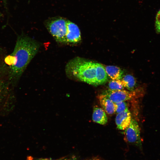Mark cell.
Listing matches in <instances>:
<instances>
[{
    "label": "cell",
    "instance_id": "1",
    "mask_svg": "<svg viewBox=\"0 0 160 160\" xmlns=\"http://www.w3.org/2000/svg\"><path fill=\"white\" fill-rule=\"evenodd\" d=\"M40 47L39 43L28 36H21L18 38L11 56V68L13 76L16 77L21 76Z\"/></svg>",
    "mask_w": 160,
    "mask_h": 160
},
{
    "label": "cell",
    "instance_id": "2",
    "mask_svg": "<svg viewBox=\"0 0 160 160\" xmlns=\"http://www.w3.org/2000/svg\"><path fill=\"white\" fill-rule=\"evenodd\" d=\"M96 62L76 57L66 64L65 71L69 78L96 86Z\"/></svg>",
    "mask_w": 160,
    "mask_h": 160
},
{
    "label": "cell",
    "instance_id": "3",
    "mask_svg": "<svg viewBox=\"0 0 160 160\" xmlns=\"http://www.w3.org/2000/svg\"><path fill=\"white\" fill-rule=\"evenodd\" d=\"M68 20L60 17L51 18L45 21L48 31L57 42L67 44Z\"/></svg>",
    "mask_w": 160,
    "mask_h": 160
},
{
    "label": "cell",
    "instance_id": "4",
    "mask_svg": "<svg viewBox=\"0 0 160 160\" xmlns=\"http://www.w3.org/2000/svg\"><path fill=\"white\" fill-rule=\"evenodd\" d=\"M140 133V127L138 122L132 118L129 125L124 130L126 141L137 146H140L141 142Z\"/></svg>",
    "mask_w": 160,
    "mask_h": 160
},
{
    "label": "cell",
    "instance_id": "5",
    "mask_svg": "<svg viewBox=\"0 0 160 160\" xmlns=\"http://www.w3.org/2000/svg\"><path fill=\"white\" fill-rule=\"evenodd\" d=\"M102 94L105 95L114 103L124 101L130 100L136 94L135 91H129L125 90L104 91Z\"/></svg>",
    "mask_w": 160,
    "mask_h": 160
},
{
    "label": "cell",
    "instance_id": "6",
    "mask_svg": "<svg viewBox=\"0 0 160 160\" xmlns=\"http://www.w3.org/2000/svg\"><path fill=\"white\" fill-rule=\"evenodd\" d=\"M68 34L67 44H74L81 40L80 30L78 26L74 23L68 20L67 23Z\"/></svg>",
    "mask_w": 160,
    "mask_h": 160
},
{
    "label": "cell",
    "instance_id": "7",
    "mask_svg": "<svg viewBox=\"0 0 160 160\" xmlns=\"http://www.w3.org/2000/svg\"><path fill=\"white\" fill-rule=\"evenodd\" d=\"M131 115L128 108L117 113L115 118V122L117 128L124 130L129 125L131 120Z\"/></svg>",
    "mask_w": 160,
    "mask_h": 160
},
{
    "label": "cell",
    "instance_id": "8",
    "mask_svg": "<svg viewBox=\"0 0 160 160\" xmlns=\"http://www.w3.org/2000/svg\"><path fill=\"white\" fill-rule=\"evenodd\" d=\"M100 103L104 110L108 114L115 112L114 103L105 95L101 94L98 97Z\"/></svg>",
    "mask_w": 160,
    "mask_h": 160
},
{
    "label": "cell",
    "instance_id": "9",
    "mask_svg": "<svg viewBox=\"0 0 160 160\" xmlns=\"http://www.w3.org/2000/svg\"><path fill=\"white\" fill-rule=\"evenodd\" d=\"M92 119L93 121L101 125L106 124L108 121L105 111L98 106H95L93 108Z\"/></svg>",
    "mask_w": 160,
    "mask_h": 160
},
{
    "label": "cell",
    "instance_id": "10",
    "mask_svg": "<svg viewBox=\"0 0 160 160\" xmlns=\"http://www.w3.org/2000/svg\"><path fill=\"white\" fill-rule=\"evenodd\" d=\"M96 86L103 84L108 80V75L105 67L101 64L96 63Z\"/></svg>",
    "mask_w": 160,
    "mask_h": 160
},
{
    "label": "cell",
    "instance_id": "11",
    "mask_svg": "<svg viewBox=\"0 0 160 160\" xmlns=\"http://www.w3.org/2000/svg\"><path fill=\"white\" fill-rule=\"evenodd\" d=\"M105 68L108 75L113 80L121 79L124 76L123 71L119 67L108 65Z\"/></svg>",
    "mask_w": 160,
    "mask_h": 160
},
{
    "label": "cell",
    "instance_id": "12",
    "mask_svg": "<svg viewBox=\"0 0 160 160\" xmlns=\"http://www.w3.org/2000/svg\"><path fill=\"white\" fill-rule=\"evenodd\" d=\"M121 80L124 87L131 91L134 90L136 80L133 76L129 74L127 75L123 76Z\"/></svg>",
    "mask_w": 160,
    "mask_h": 160
},
{
    "label": "cell",
    "instance_id": "13",
    "mask_svg": "<svg viewBox=\"0 0 160 160\" xmlns=\"http://www.w3.org/2000/svg\"><path fill=\"white\" fill-rule=\"evenodd\" d=\"M108 87L109 89L112 90H122L124 88L121 79L110 81L109 82Z\"/></svg>",
    "mask_w": 160,
    "mask_h": 160
},
{
    "label": "cell",
    "instance_id": "14",
    "mask_svg": "<svg viewBox=\"0 0 160 160\" xmlns=\"http://www.w3.org/2000/svg\"><path fill=\"white\" fill-rule=\"evenodd\" d=\"M114 103L115 112L117 114L121 112L128 108L127 103L125 101Z\"/></svg>",
    "mask_w": 160,
    "mask_h": 160
},
{
    "label": "cell",
    "instance_id": "15",
    "mask_svg": "<svg viewBox=\"0 0 160 160\" xmlns=\"http://www.w3.org/2000/svg\"><path fill=\"white\" fill-rule=\"evenodd\" d=\"M160 23V10L158 12L156 17V20L155 23Z\"/></svg>",
    "mask_w": 160,
    "mask_h": 160
},
{
    "label": "cell",
    "instance_id": "16",
    "mask_svg": "<svg viewBox=\"0 0 160 160\" xmlns=\"http://www.w3.org/2000/svg\"><path fill=\"white\" fill-rule=\"evenodd\" d=\"M155 27L156 32L159 33H160V23H155Z\"/></svg>",
    "mask_w": 160,
    "mask_h": 160
},
{
    "label": "cell",
    "instance_id": "17",
    "mask_svg": "<svg viewBox=\"0 0 160 160\" xmlns=\"http://www.w3.org/2000/svg\"><path fill=\"white\" fill-rule=\"evenodd\" d=\"M63 159L62 158L56 159H40L36 160H63Z\"/></svg>",
    "mask_w": 160,
    "mask_h": 160
},
{
    "label": "cell",
    "instance_id": "18",
    "mask_svg": "<svg viewBox=\"0 0 160 160\" xmlns=\"http://www.w3.org/2000/svg\"><path fill=\"white\" fill-rule=\"evenodd\" d=\"M2 89L1 87V85L0 83V99L1 98L2 96Z\"/></svg>",
    "mask_w": 160,
    "mask_h": 160
},
{
    "label": "cell",
    "instance_id": "19",
    "mask_svg": "<svg viewBox=\"0 0 160 160\" xmlns=\"http://www.w3.org/2000/svg\"><path fill=\"white\" fill-rule=\"evenodd\" d=\"M2 16V14L0 12V17Z\"/></svg>",
    "mask_w": 160,
    "mask_h": 160
},
{
    "label": "cell",
    "instance_id": "20",
    "mask_svg": "<svg viewBox=\"0 0 160 160\" xmlns=\"http://www.w3.org/2000/svg\"><path fill=\"white\" fill-rule=\"evenodd\" d=\"M72 160V159H68V160Z\"/></svg>",
    "mask_w": 160,
    "mask_h": 160
}]
</instances>
